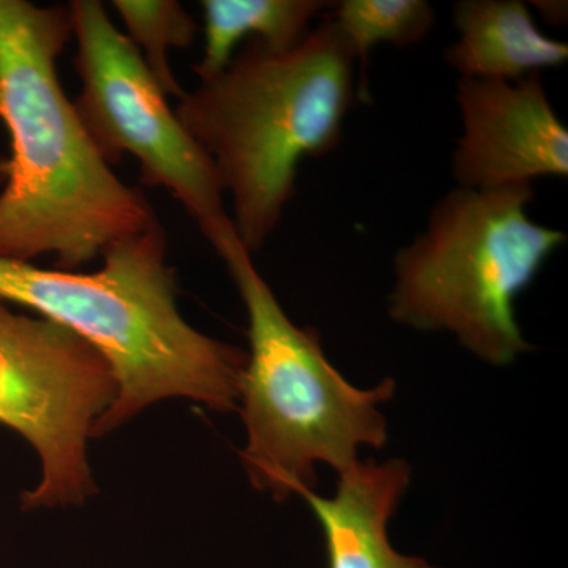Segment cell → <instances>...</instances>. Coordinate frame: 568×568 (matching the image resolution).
<instances>
[{"mask_svg": "<svg viewBox=\"0 0 568 568\" xmlns=\"http://www.w3.org/2000/svg\"><path fill=\"white\" fill-rule=\"evenodd\" d=\"M462 134L452 160L459 189L491 192L567 178L568 130L540 74L518 81L462 80Z\"/></svg>", "mask_w": 568, "mask_h": 568, "instance_id": "obj_8", "label": "cell"}, {"mask_svg": "<svg viewBox=\"0 0 568 568\" xmlns=\"http://www.w3.org/2000/svg\"><path fill=\"white\" fill-rule=\"evenodd\" d=\"M77 39L81 91L78 114L108 164L129 153L140 164L145 185L174 196L211 242L233 220L224 207V189L209 153L186 132L166 93L125 33L99 0L69 3Z\"/></svg>", "mask_w": 568, "mask_h": 568, "instance_id": "obj_6", "label": "cell"}, {"mask_svg": "<svg viewBox=\"0 0 568 568\" xmlns=\"http://www.w3.org/2000/svg\"><path fill=\"white\" fill-rule=\"evenodd\" d=\"M331 14L365 73L369 52L379 43L416 47L435 28V7L426 0H343Z\"/></svg>", "mask_w": 568, "mask_h": 568, "instance_id": "obj_12", "label": "cell"}, {"mask_svg": "<svg viewBox=\"0 0 568 568\" xmlns=\"http://www.w3.org/2000/svg\"><path fill=\"white\" fill-rule=\"evenodd\" d=\"M410 481L403 459L357 462L339 474L334 497L301 493L320 519L331 568H437L416 556L395 551L387 536L388 519Z\"/></svg>", "mask_w": 568, "mask_h": 568, "instance_id": "obj_9", "label": "cell"}, {"mask_svg": "<svg viewBox=\"0 0 568 568\" xmlns=\"http://www.w3.org/2000/svg\"><path fill=\"white\" fill-rule=\"evenodd\" d=\"M73 37L69 7L0 0V257L54 254L74 272L159 222L144 194L123 183L63 92L58 61Z\"/></svg>", "mask_w": 568, "mask_h": 568, "instance_id": "obj_1", "label": "cell"}, {"mask_svg": "<svg viewBox=\"0 0 568 568\" xmlns=\"http://www.w3.org/2000/svg\"><path fill=\"white\" fill-rule=\"evenodd\" d=\"M532 6L538 11V14H540L541 20L547 22V24L556 26V28L567 24V2H560V0H537V2H532Z\"/></svg>", "mask_w": 568, "mask_h": 568, "instance_id": "obj_14", "label": "cell"}, {"mask_svg": "<svg viewBox=\"0 0 568 568\" xmlns=\"http://www.w3.org/2000/svg\"><path fill=\"white\" fill-rule=\"evenodd\" d=\"M355 55L331 17L301 43L274 50L248 41L233 61L175 108L186 132L215 163L233 200L234 231L260 252L293 200L305 159L338 148L362 97Z\"/></svg>", "mask_w": 568, "mask_h": 568, "instance_id": "obj_2", "label": "cell"}, {"mask_svg": "<svg viewBox=\"0 0 568 568\" xmlns=\"http://www.w3.org/2000/svg\"><path fill=\"white\" fill-rule=\"evenodd\" d=\"M166 253V233L156 222L110 246L93 274L0 257V301L69 328L110 364L118 395L93 425V437L160 399L183 396L219 413L241 399L246 353L183 320Z\"/></svg>", "mask_w": 568, "mask_h": 568, "instance_id": "obj_3", "label": "cell"}, {"mask_svg": "<svg viewBox=\"0 0 568 568\" xmlns=\"http://www.w3.org/2000/svg\"><path fill=\"white\" fill-rule=\"evenodd\" d=\"M454 26L444 59L462 80L518 81L568 61L566 41L545 36L519 0H459Z\"/></svg>", "mask_w": 568, "mask_h": 568, "instance_id": "obj_10", "label": "cell"}, {"mask_svg": "<svg viewBox=\"0 0 568 568\" xmlns=\"http://www.w3.org/2000/svg\"><path fill=\"white\" fill-rule=\"evenodd\" d=\"M532 185L477 192L455 186L432 209L424 233L398 250L388 315L420 332H448L487 364L532 349L515 302L567 234L529 215Z\"/></svg>", "mask_w": 568, "mask_h": 568, "instance_id": "obj_5", "label": "cell"}, {"mask_svg": "<svg viewBox=\"0 0 568 568\" xmlns=\"http://www.w3.org/2000/svg\"><path fill=\"white\" fill-rule=\"evenodd\" d=\"M335 2L324 0H203L204 51L193 67L201 82L219 77L242 41L274 50L301 43L312 22Z\"/></svg>", "mask_w": 568, "mask_h": 568, "instance_id": "obj_11", "label": "cell"}, {"mask_svg": "<svg viewBox=\"0 0 568 568\" xmlns=\"http://www.w3.org/2000/svg\"><path fill=\"white\" fill-rule=\"evenodd\" d=\"M233 276L246 315L250 353L241 399L248 443L242 458L254 488L282 503L316 485V465L338 474L357 450L387 443L379 406L395 395L387 377L358 388L331 364L312 327H297L276 301L234 226L212 244Z\"/></svg>", "mask_w": 568, "mask_h": 568, "instance_id": "obj_4", "label": "cell"}, {"mask_svg": "<svg viewBox=\"0 0 568 568\" xmlns=\"http://www.w3.org/2000/svg\"><path fill=\"white\" fill-rule=\"evenodd\" d=\"M115 395L114 373L95 347L0 301V424L32 444L43 476L22 495V507L65 506L92 495L85 440Z\"/></svg>", "mask_w": 568, "mask_h": 568, "instance_id": "obj_7", "label": "cell"}, {"mask_svg": "<svg viewBox=\"0 0 568 568\" xmlns=\"http://www.w3.org/2000/svg\"><path fill=\"white\" fill-rule=\"evenodd\" d=\"M112 7L163 92L182 99L185 91L175 80L170 52L192 47L200 32L196 21L175 0H114Z\"/></svg>", "mask_w": 568, "mask_h": 568, "instance_id": "obj_13", "label": "cell"}]
</instances>
